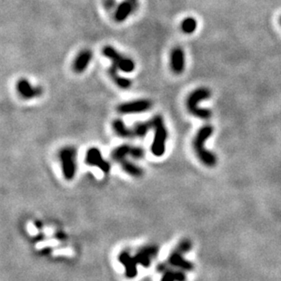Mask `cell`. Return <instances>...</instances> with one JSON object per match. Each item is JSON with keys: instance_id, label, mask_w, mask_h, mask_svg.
Here are the masks:
<instances>
[{"instance_id": "cell-2", "label": "cell", "mask_w": 281, "mask_h": 281, "mask_svg": "<svg viewBox=\"0 0 281 281\" xmlns=\"http://www.w3.org/2000/svg\"><path fill=\"white\" fill-rule=\"evenodd\" d=\"M192 248V243L189 239H183L180 243L176 245V248L173 249L169 254L167 263L168 267L172 269H181L183 271H191L193 270L194 265L189 260H186L184 255L186 253L190 251Z\"/></svg>"}, {"instance_id": "cell-5", "label": "cell", "mask_w": 281, "mask_h": 281, "mask_svg": "<svg viewBox=\"0 0 281 281\" xmlns=\"http://www.w3.org/2000/svg\"><path fill=\"white\" fill-rule=\"evenodd\" d=\"M63 176L67 181H71L76 175V150L75 147H65L59 151Z\"/></svg>"}, {"instance_id": "cell-18", "label": "cell", "mask_w": 281, "mask_h": 281, "mask_svg": "<svg viewBox=\"0 0 281 281\" xmlns=\"http://www.w3.org/2000/svg\"><path fill=\"white\" fill-rule=\"evenodd\" d=\"M131 147L132 146L127 144H123L116 147L111 154L112 160L118 163H120L123 160H126V158L130 156Z\"/></svg>"}, {"instance_id": "cell-10", "label": "cell", "mask_w": 281, "mask_h": 281, "mask_svg": "<svg viewBox=\"0 0 281 281\" xmlns=\"http://www.w3.org/2000/svg\"><path fill=\"white\" fill-rule=\"evenodd\" d=\"M17 90L18 94L25 99H32L35 97H40L43 93L42 88L34 87L25 79H21L17 81Z\"/></svg>"}, {"instance_id": "cell-17", "label": "cell", "mask_w": 281, "mask_h": 281, "mask_svg": "<svg viewBox=\"0 0 281 281\" xmlns=\"http://www.w3.org/2000/svg\"><path fill=\"white\" fill-rule=\"evenodd\" d=\"M152 129H153V120L152 119L148 121L137 122L132 127L134 138H140V139L145 138L147 133L149 132V130Z\"/></svg>"}, {"instance_id": "cell-15", "label": "cell", "mask_w": 281, "mask_h": 281, "mask_svg": "<svg viewBox=\"0 0 281 281\" xmlns=\"http://www.w3.org/2000/svg\"><path fill=\"white\" fill-rule=\"evenodd\" d=\"M118 70L119 69L115 67L114 65H112L109 68V76L111 78V80H113L114 83L117 85L118 88H122V89H129V88H131L132 81L129 80L127 78L120 76L119 73H118Z\"/></svg>"}, {"instance_id": "cell-12", "label": "cell", "mask_w": 281, "mask_h": 281, "mask_svg": "<svg viewBox=\"0 0 281 281\" xmlns=\"http://www.w3.org/2000/svg\"><path fill=\"white\" fill-rule=\"evenodd\" d=\"M170 67L172 71L180 75L184 71L186 67V57L183 48L180 46H176L173 48L170 55Z\"/></svg>"}, {"instance_id": "cell-7", "label": "cell", "mask_w": 281, "mask_h": 281, "mask_svg": "<svg viewBox=\"0 0 281 281\" xmlns=\"http://www.w3.org/2000/svg\"><path fill=\"white\" fill-rule=\"evenodd\" d=\"M85 162L89 166L97 167L106 174H108L111 169L110 164L104 160L103 156L101 155L100 150L97 147H90L88 149L86 153Z\"/></svg>"}, {"instance_id": "cell-25", "label": "cell", "mask_w": 281, "mask_h": 281, "mask_svg": "<svg viewBox=\"0 0 281 281\" xmlns=\"http://www.w3.org/2000/svg\"><path fill=\"white\" fill-rule=\"evenodd\" d=\"M280 23H281V17H280Z\"/></svg>"}, {"instance_id": "cell-16", "label": "cell", "mask_w": 281, "mask_h": 281, "mask_svg": "<svg viewBox=\"0 0 281 281\" xmlns=\"http://www.w3.org/2000/svg\"><path fill=\"white\" fill-rule=\"evenodd\" d=\"M112 126H113L115 133L118 135L119 138H122V139H133L134 138L132 127L130 129L129 126H126V124L120 118L115 119L112 123Z\"/></svg>"}, {"instance_id": "cell-21", "label": "cell", "mask_w": 281, "mask_h": 281, "mask_svg": "<svg viewBox=\"0 0 281 281\" xmlns=\"http://www.w3.org/2000/svg\"><path fill=\"white\" fill-rule=\"evenodd\" d=\"M181 30L185 34L194 33L197 30V20L194 17H186L185 19H183V21L181 22Z\"/></svg>"}, {"instance_id": "cell-22", "label": "cell", "mask_w": 281, "mask_h": 281, "mask_svg": "<svg viewBox=\"0 0 281 281\" xmlns=\"http://www.w3.org/2000/svg\"><path fill=\"white\" fill-rule=\"evenodd\" d=\"M130 157L135 160H141L145 156V150L141 147H134L132 146L130 150Z\"/></svg>"}, {"instance_id": "cell-1", "label": "cell", "mask_w": 281, "mask_h": 281, "mask_svg": "<svg viewBox=\"0 0 281 281\" xmlns=\"http://www.w3.org/2000/svg\"><path fill=\"white\" fill-rule=\"evenodd\" d=\"M213 132V126L210 125L202 126L201 129L197 131L193 141L194 150L196 152L198 160L209 168H213L217 164L216 156L212 152L209 151L205 147L207 140L212 136Z\"/></svg>"}, {"instance_id": "cell-11", "label": "cell", "mask_w": 281, "mask_h": 281, "mask_svg": "<svg viewBox=\"0 0 281 281\" xmlns=\"http://www.w3.org/2000/svg\"><path fill=\"white\" fill-rule=\"evenodd\" d=\"M118 260L125 267L126 277L134 278L138 274V262L135 260L134 256H132L130 252L124 250L119 254Z\"/></svg>"}, {"instance_id": "cell-13", "label": "cell", "mask_w": 281, "mask_h": 281, "mask_svg": "<svg viewBox=\"0 0 281 281\" xmlns=\"http://www.w3.org/2000/svg\"><path fill=\"white\" fill-rule=\"evenodd\" d=\"M92 51L89 49H84L80 51V53L76 56V59L73 62V69L74 71L80 74L87 69L90 61L92 60Z\"/></svg>"}, {"instance_id": "cell-20", "label": "cell", "mask_w": 281, "mask_h": 281, "mask_svg": "<svg viewBox=\"0 0 281 281\" xmlns=\"http://www.w3.org/2000/svg\"><path fill=\"white\" fill-rule=\"evenodd\" d=\"M119 164L121 165V168L125 170V172L127 173L130 176L139 177V176H141L144 174L142 168L139 167V166H137V165H135L134 163H132L127 159L123 160Z\"/></svg>"}, {"instance_id": "cell-6", "label": "cell", "mask_w": 281, "mask_h": 281, "mask_svg": "<svg viewBox=\"0 0 281 281\" xmlns=\"http://www.w3.org/2000/svg\"><path fill=\"white\" fill-rule=\"evenodd\" d=\"M102 53L107 59L112 61L115 67L124 73H131L135 70V62L133 59L126 58L118 52L115 47L111 46H106L102 49Z\"/></svg>"}, {"instance_id": "cell-19", "label": "cell", "mask_w": 281, "mask_h": 281, "mask_svg": "<svg viewBox=\"0 0 281 281\" xmlns=\"http://www.w3.org/2000/svg\"><path fill=\"white\" fill-rule=\"evenodd\" d=\"M186 274L181 269H172L168 268L161 277L160 281H185Z\"/></svg>"}, {"instance_id": "cell-24", "label": "cell", "mask_w": 281, "mask_h": 281, "mask_svg": "<svg viewBox=\"0 0 281 281\" xmlns=\"http://www.w3.org/2000/svg\"><path fill=\"white\" fill-rule=\"evenodd\" d=\"M131 4L133 5L134 9L137 10L139 8V0H129Z\"/></svg>"}, {"instance_id": "cell-9", "label": "cell", "mask_w": 281, "mask_h": 281, "mask_svg": "<svg viewBox=\"0 0 281 281\" xmlns=\"http://www.w3.org/2000/svg\"><path fill=\"white\" fill-rule=\"evenodd\" d=\"M159 253V248L157 246H145L139 248L134 255L135 260L138 264L144 268H148L151 265L152 260H154Z\"/></svg>"}, {"instance_id": "cell-23", "label": "cell", "mask_w": 281, "mask_h": 281, "mask_svg": "<svg viewBox=\"0 0 281 281\" xmlns=\"http://www.w3.org/2000/svg\"><path fill=\"white\" fill-rule=\"evenodd\" d=\"M106 8L108 9H112L114 7H116V2L115 0H106Z\"/></svg>"}, {"instance_id": "cell-4", "label": "cell", "mask_w": 281, "mask_h": 281, "mask_svg": "<svg viewBox=\"0 0 281 281\" xmlns=\"http://www.w3.org/2000/svg\"><path fill=\"white\" fill-rule=\"evenodd\" d=\"M153 120V130H154V140L152 142L151 152L156 157L164 155L166 150V141L168 139V130L165 126L163 118L160 115H157Z\"/></svg>"}, {"instance_id": "cell-8", "label": "cell", "mask_w": 281, "mask_h": 281, "mask_svg": "<svg viewBox=\"0 0 281 281\" xmlns=\"http://www.w3.org/2000/svg\"><path fill=\"white\" fill-rule=\"evenodd\" d=\"M152 102L149 99H137L122 103L118 107V111L121 114L141 113L151 109Z\"/></svg>"}, {"instance_id": "cell-3", "label": "cell", "mask_w": 281, "mask_h": 281, "mask_svg": "<svg viewBox=\"0 0 281 281\" xmlns=\"http://www.w3.org/2000/svg\"><path fill=\"white\" fill-rule=\"evenodd\" d=\"M211 92L207 88H199L195 89L193 92L189 95L187 99V108L189 112L197 118L202 119H208L211 117V112L209 109H200L198 104L203 100L210 98Z\"/></svg>"}, {"instance_id": "cell-14", "label": "cell", "mask_w": 281, "mask_h": 281, "mask_svg": "<svg viewBox=\"0 0 281 281\" xmlns=\"http://www.w3.org/2000/svg\"><path fill=\"white\" fill-rule=\"evenodd\" d=\"M136 11L133 5L130 3L129 0H125L121 2L120 4L117 7V9L114 14V18L115 21L118 23H122L125 21L127 17H130L132 13Z\"/></svg>"}]
</instances>
